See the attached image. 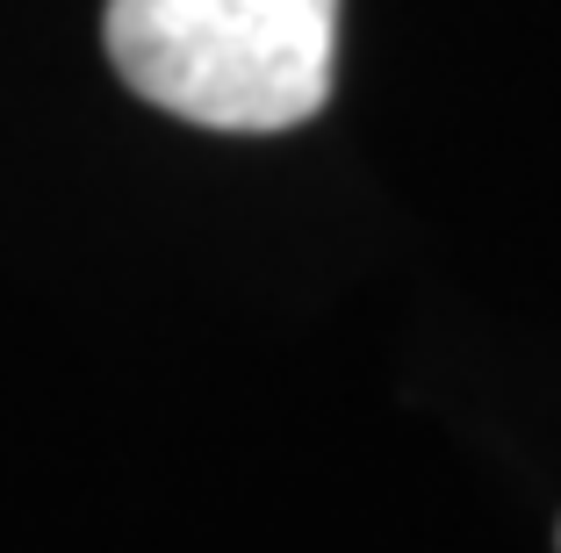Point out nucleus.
<instances>
[{
    "label": "nucleus",
    "instance_id": "obj_1",
    "mask_svg": "<svg viewBox=\"0 0 561 553\" xmlns=\"http://www.w3.org/2000/svg\"><path fill=\"white\" fill-rule=\"evenodd\" d=\"M101 36L130 94L202 130H296L339 72V0H108Z\"/></svg>",
    "mask_w": 561,
    "mask_h": 553
}]
</instances>
